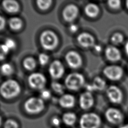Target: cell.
Wrapping results in <instances>:
<instances>
[{
    "instance_id": "d590c367",
    "label": "cell",
    "mask_w": 128,
    "mask_h": 128,
    "mask_svg": "<svg viewBox=\"0 0 128 128\" xmlns=\"http://www.w3.org/2000/svg\"><path fill=\"white\" fill-rule=\"evenodd\" d=\"M94 49L97 52H100L102 50V48H101V46L98 45V44H96L94 46Z\"/></svg>"
},
{
    "instance_id": "9a60e30c",
    "label": "cell",
    "mask_w": 128,
    "mask_h": 128,
    "mask_svg": "<svg viewBox=\"0 0 128 128\" xmlns=\"http://www.w3.org/2000/svg\"><path fill=\"white\" fill-rule=\"evenodd\" d=\"M106 86V82L102 78L97 76L94 78V81L91 84H87L85 87L90 92L95 90H102Z\"/></svg>"
},
{
    "instance_id": "9c48e42d",
    "label": "cell",
    "mask_w": 128,
    "mask_h": 128,
    "mask_svg": "<svg viewBox=\"0 0 128 128\" xmlns=\"http://www.w3.org/2000/svg\"><path fill=\"white\" fill-rule=\"evenodd\" d=\"M48 72L50 76L54 80L61 78L64 73V67L58 60L52 61L49 66Z\"/></svg>"
},
{
    "instance_id": "2e32d148",
    "label": "cell",
    "mask_w": 128,
    "mask_h": 128,
    "mask_svg": "<svg viewBox=\"0 0 128 128\" xmlns=\"http://www.w3.org/2000/svg\"><path fill=\"white\" fill-rule=\"evenodd\" d=\"M106 58L110 61L116 62L121 58V54L119 50L114 46H110L105 50Z\"/></svg>"
},
{
    "instance_id": "44dd1931",
    "label": "cell",
    "mask_w": 128,
    "mask_h": 128,
    "mask_svg": "<svg viewBox=\"0 0 128 128\" xmlns=\"http://www.w3.org/2000/svg\"><path fill=\"white\" fill-rule=\"evenodd\" d=\"M8 24L11 29L14 30H20L22 26V20L16 16L10 18L8 21Z\"/></svg>"
},
{
    "instance_id": "8fae6325",
    "label": "cell",
    "mask_w": 128,
    "mask_h": 128,
    "mask_svg": "<svg viewBox=\"0 0 128 128\" xmlns=\"http://www.w3.org/2000/svg\"><path fill=\"white\" fill-rule=\"evenodd\" d=\"M106 95L109 100L114 104H120L123 98V94L118 86L112 85L108 86L106 90Z\"/></svg>"
},
{
    "instance_id": "5b68a950",
    "label": "cell",
    "mask_w": 128,
    "mask_h": 128,
    "mask_svg": "<svg viewBox=\"0 0 128 128\" xmlns=\"http://www.w3.org/2000/svg\"><path fill=\"white\" fill-rule=\"evenodd\" d=\"M25 110L30 114H36L42 112L44 108V103L40 97H30L24 104Z\"/></svg>"
},
{
    "instance_id": "52a82bcc",
    "label": "cell",
    "mask_w": 128,
    "mask_h": 128,
    "mask_svg": "<svg viewBox=\"0 0 128 128\" xmlns=\"http://www.w3.org/2000/svg\"><path fill=\"white\" fill-rule=\"evenodd\" d=\"M103 73L108 78L112 80H118L122 78L124 71L118 66L110 65L104 68Z\"/></svg>"
},
{
    "instance_id": "603a6c76",
    "label": "cell",
    "mask_w": 128,
    "mask_h": 128,
    "mask_svg": "<svg viewBox=\"0 0 128 128\" xmlns=\"http://www.w3.org/2000/svg\"><path fill=\"white\" fill-rule=\"evenodd\" d=\"M24 68L28 70H33L36 66V62L34 58L32 57H28L26 58L23 62Z\"/></svg>"
},
{
    "instance_id": "e575fe53",
    "label": "cell",
    "mask_w": 128,
    "mask_h": 128,
    "mask_svg": "<svg viewBox=\"0 0 128 128\" xmlns=\"http://www.w3.org/2000/svg\"><path fill=\"white\" fill-rule=\"evenodd\" d=\"M6 20L1 15H0V30H2L6 26Z\"/></svg>"
},
{
    "instance_id": "7402d4cb",
    "label": "cell",
    "mask_w": 128,
    "mask_h": 128,
    "mask_svg": "<svg viewBox=\"0 0 128 128\" xmlns=\"http://www.w3.org/2000/svg\"><path fill=\"white\" fill-rule=\"evenodd\" d=\"M0 72L4 76H8L14 72V68L12 65L8 62H4L0 66Z\"/></svg>"
},
{
    "instance_id": "7c38bea8",
    "label": "cell",
    "mask_w": 128,
    "mask_h": 128,
    "mask_svg": "<svg viewBox=\"0 0 128 128\" xmlns=\"http://www.w3.org/2000/svg\"><path fill=\"white\" fill-rule=\"evenodd\" d=\"M78 13L79 10L78 6L74 4H70L64 7L62 14L66 21L72 22L77 18Z\"/></svg>"
},
{
    "instance_id": "d6986e66",
    "label": "cell",
    "mask_w": 128,
    "mask_h": 128,
    "mask_svg": "<svg viewBox=\"0 0 128 128\" xmlns=\"http://www.w3.org/2000/svg\"><path fill=\"white\" fill-rule=\"evenodd\" d=\"M100 12L98 6L94 3L88 4L84 8V12L90 18L96 17Z\"/></svg>"
},
{
    "instance_id": "ab89813d",
    "label": "cell",
    "mask_w": 128,
    "mask_h": 128,
    "mask_svg": "<svg viewBox=\"0 0 128 128\" xmlns=\"http://www.w3.org/2000/svg\"><path fill=\"white\" fill-rule=\"evenodd\" d=\"M126 8H127L128 10V0L126 1Z\"/></svg>"
},
{
    "instance_id": "3957f363",
    "label": "cell",
    "mask_w": 128,
    "mask_h": 128,
    "mask_svg": "<svg viewBox=\"0 0 128 128\" xmlns=\"http://www.w3.org/2000/svg\"><path fill=\"white\" fill-rule=\"evenodd\" d=\"M84 85V78L79 72H74L69 74L65 78L64 86L70 90L76 91Z\"/></svg>"
},
{
    "instance_id": "83f0119b",
    "label": "cell",
    "mask_w": 128,
    "mask_h": 128,
    "mask_svg": "<svg viewBox=\"0 0 128 128\" xmlns=\"http://www.w3.org/2000/svg\"><path fill=\"white\" fill-rule=\"evenodd\" d=\"M4 44L8 48L9 51L14 50L16 47V42L14 40L11 38H7L5 40Z\"/></svg>"
},
{
    "instance_id": "d4e9b609",
    "label": "cell",
    "mask_w": 128,
    "mask_h": 128,
    "mask_svg": "<svg viewBox=\"0 0 128 128\" xmlns=\"http://www.w3.org/2000/svg\"><path fill=\"white\" fill-rule=\"evenodd\" d=\"M52 1L50 0H39L36 1L37 6L41 10H48L52 5Z\"/></svg>"
},
{
    "instance_id": "8992f818",
    "label": "cell",
    "mask_w": 128,
    "mask_h": 128,
    "mask_svg": "<svg viewBox=\"0 0 128 128\" xmlns=\"http://www.w3.org/2000/svg\"><path fill=\"white\" fill-rule=\"evenodd\" d=\"M28 82L31 88L40 90L44 88L46 80L42 74L37 72L31 74L28 78Z\"/></svg>"
},
{
    "instance_id": "f546056e",
    "label": "cell",
    "mask_w": 128,
    "mask_h": 128,
    "mask_svg": "<svg viewBox=\"0 0 128 128\" xmlns=\"http://www.w3.org/2000/svg\"><path fill=\"white\" fill-rule=\"evenodd\" d=\"M4 128H18V124L14 120H7L4 124Z\"/></svg>"
},
{
    "instance_id": "cb8c5ba5",
    "label": "cell",
    "mask_w": 128,
    "mask_h": 128,
    "mask_svg": "<svg viewBox=\"0 0 128 128\" xmlns=\"http://www.w3.org/2000/svg\"><path fill=\"white\" fill-rule=\"evenodd\" d=\"M51 87L58 94H63L66 88L65 86L56 81H54L52 82Z\"/></svg>"
},
{
    "instance_id": "484cf974",
    "label": "cell",
    "mask_w": 128,
    "mask_h": 128,
    "mask_svg": "<svg viewBox=\"0 0 128 128\" xmlns=\"http://www.w3.org/2000/svg\"><path fill=\"white\" fill-rule=\"evenodd\" d=\"M111 41L113 44L115 45H118L123 42L124 36L121 34L116 32L112 36L111 38Z\"/></svg>"
},
{
    "instance_id": "4dcf8cb0",
    "label": "cell",
    "mask_w": 128,
    "mask_h": 128,
    "mask_svg": "<svg viewBox=\"0 0 128 128\" xmlns=\"http://www.w3.org/2000/svg\"><path fill=\"white\" fill-rule=\"evenodd\" d=\"M51 92L50 90L46 89V88H43L42 90H40V98L43 100H46L50 98L51 97Z\"/></svg>"
},
{
    "instance_id": "1f68e13d",
    "label": "cell",
    "mask_w": 128,
    "mask_h": 128,
    "mask_svg": "<svg viewBox=\"0 0 128 128\" xmlns=\"http://www.w3.org/2000/svg\"><path fill=\"white\" fill-rule=\"evenodd\" d=\"M108 4L110 8L114 9H118L120 7L121 2L118 0H108Z\"/></svg>"
},
{
    "instance_id": "6da1fadb",
    "label": "cell",
    "mask_w": 128,
    "mask_h": 128,
    "mask_svg": "<svg viewBox=\"0 0 128 128\" xmlns=\"http://www.w3.org/2000/svg\"><path fill=\"white\" fill-rule=\"evenodd\" d=\"M19 83L13 79H8L4 82L0 86V94L6 99H11L18 96L20 92Z\"/></svg>"
},
{
    "instance_id": "74e56055",
    "label": "cell",
    "mask_w": 128,
    "mask_h": 128,
    "mask_svg": "<svg viewBox=\"0 0 128 128\" xmlns=\"http://www.w3.org/2000/svg\"><path fill=\"white\" fill-rule=\"evenodd\" d=\"M118 128H128V124H124L121 125Z\"/></svg>"
},
{
    "instance_id": "4316f807",
    "label": "cell",
    "mask_w": 128,
    "mask_h": 128,
    "mask_svg": "<svg viewBox=\"0 0 128 128\" xmlns=\"http://www.w3.org/2000/svg\"><path fill=\"white\" fill-rule=\"evenodd\" d=\"M49 56L46 53H40L38 56V62L42 66L46 65L49 61Z\"/></svg>"
},
{
    "instance_id": "ba28073f",
    "label": "cell",
    "mask_w": 128,
    "mask_h": 128,
    "mask_svg": "<svg viewBox=\"0 0 128 128\" xmlns=\"http://www.w3.org/2000/svg\"><path fill=\"white\" fill-rule=\"evenodd\" d=\"M105 117L106 120L113 124H121L124 120L122 112L114 108H109L105 112Z\"/></svg>"
},
{
    "instance_id": "ac0fdd59",
    "label": "cell",
    "mask_w": 128,
    "mask_h": 128,
    "mask_svg": "<svg viewBox=\"0 0 128 128\" xmlns=\"http://www.w3.org/2000/svg\"><path fill=\"white\" fill-rule=\"evenodd\" d=\"M2 6L8 12L16 13L20 10L18 3L12 0H6L2 2Z\"/></svg>"
},
{
    "instance_id": "836d02e7",
    "label": "cell",
    "mask_w": 128,
    "mask_h": 128,
    "mask_svg": "<svg viewBox=\"0 0 128 128\" xmlns=\"http://www.w3.org/2000/svg\"><path fill=\"white\" fill-rule=\"evenodd\" d=\"M69 30L72 33H74L76 32L78 30V26L75 24H71L68 27Z\"/></svg>"
},
{
    "instance_id": "7a4b0ae2",
    "label": "cell",
    "mask_w": 128,
    "mask_h": 128,
    "mask_svg": "<svg viewBox=\"0 0 128 128\" xmlns=\"http://www.w3.org/2000/svg\"><path fill=\"white\" fill-rule=\"evenodd\" d=\"M40 42L44 49L52 50L58 46V38L54 32L50 30H46L41 33Z\"/></svg>"
},
{
    "instance_id": "f35d334b",
    "label": "cell",
    "mask_w": 128,
    "mask_h": 128,
    "mask_svg": "<svg viewBox=\"0 0 128 128\" xmlns=\"http://www.w3.org/2000/svg\"><path fill=\"white\" fill-rule=\"evenodd\" d=\"M2 120L1 116H0V127L1 125H2Z\"/></svg>"
},
{
    "instance_id": "30bf717a",
    "label": "cell",
    "mask_w": 128,
    "mask_h": 128,
    "mask_svg": "<svg viewBox=\"0 0 128 128\" xmlns=\"http://www.w3.org/2000/svg\"><path fill=\"white\" fill-rule=\"evenodd\" d=\"M65 60L68 65L70 68L74 69L80 68L82 62L80 54L74 50L68 52L65 56Z\"/></svg>"
},
{
    "instance_id": "f1b7e54d",
    "label": "cell",
    "mask_w": 128,
    "mask_h": 128,
    "mask_svg": "<svg viewBox=\"0 0 128 128\" xmlns=\"http://www.w3.org/2000/svg\"><path fill=\"white\" fill-rule=\"evenodd\" d=\"M10 51L4 44H0V60H4L7 56Z\"/></svg>"
},
{
    "instance_id": "ffe728a7",
    "label": "cell",
    "mask_w": 128,
    "mask_h": 128,
    "mask_svg": "<svg viewBox=\"0 0 128 128\" xmlns=\"http://www.w3.org/2000/svg\"><path fill=\"white\" fill-rule=\"evenodd\" d=\"M62 122L68 126H73L76 120V116L74 112H67L62 116Z\"/></svg>"
},
{
    "instance_id": "277c9868",
    "label": "cell",
    "mask_w": 128,
    "mask_h": 128,
    "mask_svg": "<svg viewBox=\"0 0 128 128\" xmlns=\"http://www.w3.org/2000/svg\"><path fill=\"white\" fill-rule=\"evenodd\" d=\"M101 123L100 118L94 112L84 114L79 120L80 128H99Z\"/></svg>"
},
{
    "instance_id": "e0dca14e",
    "label": "cell",
    "mask_w": 128,
    "mask_h": 128,
    "mask_svg": "<svg viewBox=\"0 0 128 128\" xmlns=\"http://www.w3.org/2000/svg\"><path fill=\"white\" fill-rule=\"evenodd\" d=\"M60 105L63 108H72L76 102L74 96L70 94H63L58 100Z\"/></svg>"
},
{
    "instance_id": "d6a6232c",
    "label": "cell",
    "mask_w": 128,
    "mask_h": 128,
    "mask_svg": "<svg viewBox=\"0 0 128 128\" xmlns=\"http://www.w3.org/2000/svg\"><path fill=\"white\" fill-rule=\"evenodd\" d=\"M51 123L52 126L57 128H58V126L61 124V120L57 116H54L52 118Z\"/></svg>"
},
{
    "instance_id": "5bb4252c",
    "label": "cell",
    "mask_w": 128,
    "mask_h": 128,
    "mask_svg": "<svg viewBox=\"0 0 128 128\" xmlns=\"http://www.w3.org/2000/svg\"><path fill=\"white\" fill-rule=\"evenodd\" d=\"M94 103L93 96L91 92H84L81 94L79 98V104L81 108L86 110L92 106Z\"/></svg>"
},
{
    "instance_id": "8d00e7d4",
    "label": "cell",
    "mask_w": 128,
    "mask_h": 128,
    "mask_svg": "<svg viewBox=\"0 0 128 128\" xmlns=\"http://www.w3.org/2000/svg\"><path fill=\"white\" fill-rule=\"evenodd\" d=\"M124 50L126 54L128 56V41H127L124 44Z\"/></svg>"
},
{
    "instance_id": "60d3db41",
    "label": "cell",
    "mask_w": 128,
    "mask_h": 128,
    "mask_svg": "<svg viewBox=\"0 0 128 128\" xmlns=\"http://www.w3.org/2000/svg\"></svg>"
},
{
    "instance_id": "4fadbf2b",
    "label": "cell",
    "mask_w": 128,
    "mask_h": 128,
    "mask_svg": "<svg viewBox=\"0 0 128 128\" xmlns=\"http://www.w3.org/2000/svg\"><path fill=\"white\" fill-rule=\"evenodd\" d=\"M77 41L82 46L85 48H92L96 45L93 36L86 32L80 34L77 37Z\"/></svg>"
}]
</instances>
